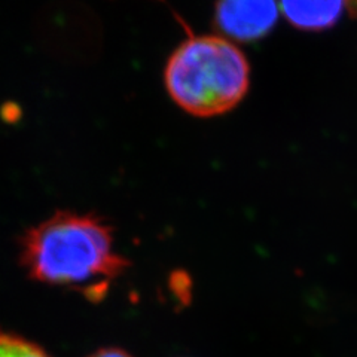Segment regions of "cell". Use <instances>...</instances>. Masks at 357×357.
Listing matches in <instances>:
<instances>
[{"mask_svg": "<svg viewBox=\"0 0 357 357\" xmlns=\"http://www.w3.org/2000/svg\"><path fill=\"white\" fill-rule=\"evenodd\" d=\"M88 357H134L130 353H127L126 350L122 349H116V347H107V349H100L96 353L89 354Z\"/></svg>", "mask_w": 357, "mask_h": 357, "instance_id": "6", "label": "cell"}, {"mask_svg": "<svg viewBox=\"0 0 357 357\" xmlns=\"http://www.w3.org/2000/svg\"><path fill=\"white\" fill-rule=\"evenodd\" d=\"M165 86L188 114L210 118L236 107L250 85V66L237 45L194 36L178 45L165 67Z\"/></svg>", "mask_w": 357, "mask_h": 357, "instance_id": "2", "label": "cell"}, {"mask_svg": "<svg viewBox=\"0 0 357 357\" xmlns=\"http://www.w3.org/2000/svg\"><path fill=\"white\" fill-rule=\"evenodd\" d=\"M278 6L274 2H243L228 0L216 5L215 20L227 36L249 42L259 39L275 26Z\"/></svg>", "mask_w": 357, "mask_h": 357, "instance_id": "3", "label": "cell"}, {"mask_svg": "<svg viewBox=\"0 0 357 357\" xmlns=\"http://www.w3.org/2000/svg\"><path fill=\"white\" fill-rule=\"evenodd\" d=\"M0 357H51L40 345L14 332L0 331Z\"/></svg>", "mask_w": 357, "mask_h": 357, "instance_id": "5", "label": "cell"}, {"mask_svg": "<svg viewBox=\"0 0 357 357\" xmlns=\"http://www.w3.org/2000/svg\"><path fill=\"white\" fill-rule=\"evenodd\" d=\"M18 261L33 282L73 289L93 301L130 265L103 218L72 210H59L22 234Z\"/></svg>", "mask_w": 357, "mask_h": 357, "instance_id": "1", "label": "cell"}, {"mask_svg": "<svg viewBox=\"0 0 357 357\" xmlns=\"http://www.w3.org/2000/svg\"><path fill=\"white\" fill-rule=\"evenodd\" d=\"M280 6L290 24L319 31L337 24L347 5L344 2H283Z\"/></svg>", "mask_w": 357, "mask_h": 357, "instance_id": "4", "label": "cell"}]
</instances>
